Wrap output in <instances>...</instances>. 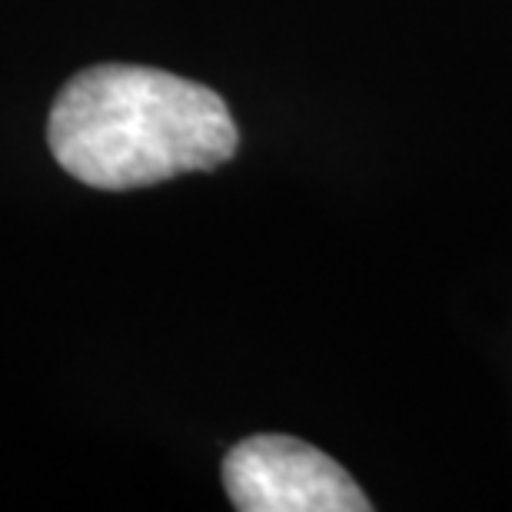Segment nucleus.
<instances>
[{
    "label": "nucleus",
    "mask_w": 512,
    "mask_h": 512,
    "mask_svg": "<svg viewBox=\"0 0 512 512\" xmlns=\"http://www.w3.org/2000/svg\"><path fill=\"white\" fill-rule=\"evenodd\" d=\"M237 140L220 94L130 64H100L70 77L47 124L60 167L97 190H137L213 170L237 153Z\"/></svg>",
    "instance_id": "obj_1"
},
{
    "label": "nucleus",
    "mask_w": 512,
    "mask_h": 512,
    "mask_svg": "<svg viewBox=\"0 0 512 512\" xmlns=\"http://www.w3.org/2000/svg\"><path fill=\"white\" fill-rule=\"evenodd\" d=\"M223 486L240 512H366L346 469L293 436L243 439L223 459Z\"/></svg>",
    "instance_id": "obj_2"
}]
</instances>
